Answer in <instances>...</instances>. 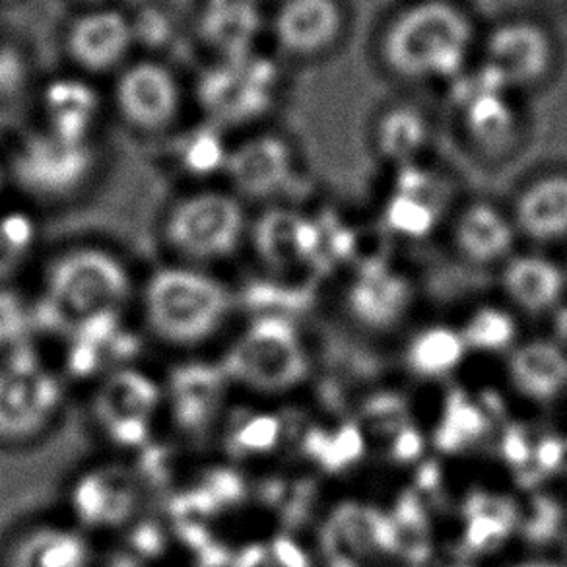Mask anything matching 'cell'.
Here are the masks:
<instances>
[{"mask_svg":"<svg viewBox=\"0 0 567 567\" xmlns=\"http://www.w3.org/2000/svg\"><path fill=\"white\" fill-rule=\"evenodd\" d=\"M424 177H417V182H404L399 185L396 197L391 203L389 214L394 228L406 234H424L425 229L435 224L434 203H424Z\"/></svg>","mask_w":567,"mask_h":567,"instance_id":"4dcf8cb0","label":"cell"},{"mask_svg":"<svg viewBox=\"0 0 567 567\" xmlns=\"http://www.w3.org/2000/svg\"><path fill=\"white\" fill-rule=\"evenodd\" d=\"M293 175L292 146L278 134L257 133L231 144L224 177L241 200H275L288 189Z\"/></svg>","mask_w":567,"mask_h":567,"instance_id":"4fadbf2b","label":"cell"},{"mask_svg":"<svg viewBox=\"0 0 567 567\" xmlns=\"http://www.w3.org/2000/svg\"><path fill=\"white\" fill-rule=\"evenodd\" d=\"M166 412L164 385L133 365L111 371L95 383L92 420L105 442L134 450L151 440L152 430Z\"/></svg>","mask_w":567,"mask_h":567,"instance_id":"9c48e42d","label":"cell"},{"mask_svg":"<svg viewBox=\"0 0 567 567\" xmlns=\"http://www.w3.org/2000/svg\"><path fill=\"white\" fill-rule=\"evenodd\" d=\"M342 30L344 12L337 0H280L272 18L276 45L300 59L327 53Z\"/></svg>","mask_w":567,"mask_h":567,"instance_id":"2e32d148","label":"cell"},{"mask_svg":"<svg viewBox=\"0 0 567 567\" xmlns=\"http://www.w3.org/2000/svg\"><path fill=\"white\" fill-rule=\"evenodd\" d=\"M430 128L422 113L412 107H394L379 118L375 144L383 158L409 166L422 154Z\"/></svg>","mask_w":567,"mask_h":567,"instance_id":"4316f807","label":"cell"},{"mask_svg":"<svg viewBox=\"0 0 567 567\" xmlns=\"http://www.w3.org/2000/svg\"><path fill=\"white\" fill-rule=\"evenodd\" d=\"M412 306V290L393 272L362 276L348 293V309L358 323L383 331L401 323Z\"/></svg>","mask_w":567,"mask_h":567,"instance_id":"cb8c5ba5","label":"cell"},{"mask_svg":"<svg viewBox=\"0 0 567 567\" xmlns=\"http://www.w3.org/2000/svg\"><path fill=\"white\" fill-rule=\"evenodd\" d=\"M278 72L259 51L213 59L195 84L203 118L226 133L255 125L275 105Z\"/></svg>","mask_w":567,"mask_h":567,"instance_id":"52a82bcc","label":"cell"},{"mask_svg":"<svg viewBox=\"0 0 567 567\" xmlns=\"http://www.w3.org/2000/svg\"><path fill=\"white\" fill-rule=\"evenodd\" d=\"M41 128L69 141L94 142L102 118V97L80 76L48 82L40 100Z\"/></svg>","mask_w":567,"mask_h":567,"instance_id":"d6986e66","label":"cell"},{"mask_svg":"<svg viewBox=\"0 0 567 567\" xmlns=\"http://www.w3.org/2000/svg\"><path fill=\"white\" fill-rule=\"evenodd\" d=\"M252 2H257V4H260V7H262L265 2H270V0H252ZM278 2H280V0H278Z\"/></svg>","mask_w":567,"mask_h":567,"instance_id":"e575fe53","label":"cell"},{"mask_svg":"<svg viewBox=\"0 0 567 567\" xmlns=\"http://www.w3.org/2000/svg\"><path fill=\"white\" fill-rule=\"evenodd\" d=\"M566 276H567V267H566Z\"/></svg>","mask_w":567,"mask_h":567,"instance_id":"d590c367","label":"cell"},{"mask_svg":"<svg viewBox=\"0 0 567 567\" xmlns=\"http://www.w3.org/2000/svg\"><path fill=\"white\" fill-rule=\"evenodd\" d=\"M249 237L260 259L272 267H286L311 255L316 247V231L300 214L275 208L249 229Z\"/></svg>","mask_w":567,"mask_h":567,"instance_id":"d4e9b609","label":"cell"},{"mask_svg":"<svg viewBox=\"0 0 567 567\" xmlns=\"http://www.w3.org/2000/svg\"><path fill=\"white\" fill-rule=\"evenodd\" d=\"M195 30L213 59L255 53L262 33L260 4L252 0H200Z\"/></svg>","mask_w":567,"mask_h":567,"instance_id":"e0dca14e","label":"cell"},{"mask_svg":"<svg viewBox=\"0 0 567 567\" xmlns=\"http://www.w3.org/2000/svg\"><path fill=\"white\" fill-rule=\"evenodd\" d=\"M228 134L220 126L200 118L198 125L185 126L174 133L167 148V162L175 174L206 187L208 179L226 174L231 152Z\"/></svg>","mask_w":567,"mask_h":567,"instance_id":"603a6c76","label":"cell"},{"mask_svg":"<svg viewBox=\"0 0 567 567\" xmlns=\"http://www.w3.org/2000/svg\"><path fill=\"white\" fill-rule=\"evenodd\" d=\"M466 352L468 348L461 331L451 327H430L417 332L410 342L409 363L424 378H442L465 360Z\"/></svg>","mask_w":567,"mask_h":567,"instance_id":"83f0119b","label":"cell"},{"mask_svg":"<svg viewBox=\"0 0 567 567\" xmlns=\"http://www.w3.org/2000/svg\"><path fill=\"white\" fill-rule=\"evenodd\" d=\"M7 169L28 197L64 203L94 179L97 151L94 142L69 141L40 126L18 142Z\"/></svg>","mask_w":567,"mask_h":567,"instance_id":"ba28073f","label":"cell"},{"mask_svg":"<svg viewBox=\"0 0 567 567\" xmlns=\"http://www.w3.org/2000/svg\"><path fill=\"white\" fill-rule=\"evenodd\" d=\"M513 224L536 244L567 239V175H544L528 183L515 203Z\"/></svg>","mask_w":567,"mask_h":567,"instance_id":"7402d4cb","label":"cell"},{"mask_svg":"<svg viewBox=\"0 0 567 567\" xmlns=\"http://www.w3.org/2000/svg\"><path fill=\"white\" fill-rule=\"evenodd\" d=\"M41 229L32 213L0 208V284L14 286L32 267L40 247Z\"/></svg>","mask_w":567,"mask_h":567,"instance_id":"484cf974","label":"cell"},{"mask_svg":"<svg viewBox=\"0 0 567 567\" xmlns=\"http://www.w3.org/2000/svg\"><path fill=\"white\" fill-rule=\"evenodd\" d=\"M554 43L543 25L512 20L497 25L484 43V64L507 90L533 86L550 72Z\"/></svg>","mask_w":567,"mask_h":567,"instance_id":"5bb4252c","label":"cell"},{"mask_svg":"<svg viewBox=\"0 0 567 567\" xmlns=\"http://www.w3.org/2000/svg\"><path fill=\"white\" fill-rule=\"evenodd\" d=\"M144 331L174 350H197L226 331L236 309L228 284L208 268L169 262L138 286Z\"/></svg>","mask_w":567,"mask_h":567,"instance_id":"7a4b0ae2","label":"cell"},{"mask_svg":"<svg viewBox=\"0 0 567 567\" xmlns=\"http://www.w3.org/2000/svg\"><path fill=\"white\" fill-rule=\"evenodd\" d=\"M183 103L182 80L159 61H131L115 74L113 107L134 133H172L182 117Z\"/></svg>","mask_w":567,"mask_h":567,"instance_id":"30bf717a","label":"cell"},{"mask_svg":"<svg viewBox=\"0 0 567 567\" xmlns=\"http://www.w3.org/2000/svg\"><path fill=\"white\" fill-rule=\"evenodd\" d=\"M66 406V378L32 344L0 358V447L24 450L55 430Z\"/></svg>","mask_w":567,"mask_h":567,"instance_id":"5b68a950","label":"cell"},{"mask_svg":"<svg viewBox=\"0 0 567 567\" xmlns=\"http://www.w3.org/2000/svg\"><path fill=\"white\" fill-rule=\"evenodd\" d=\"M92 535L71 520L22 527L0 550V567H94Z\"/></svg>","mask_w":567,"mask_h":567,"instance_id":"9a60e30c","label":"cell"},{"mask_svg":"<svg viewBox=\"0 0 567 567\" xmlns=\"http://www.w3.org/2000/svg\"><path fill=\"white\" fill-rule=\"evenodd\" d=\"M249 218L231 190L198 187L169 206L162 241L174 262L208 268L236 257L249 237Z\"/></svg>","mask_w":567,"mask_h":567,"instance_id":"277c9868","label":"cell"},{"mask_svg":"<svg viewBox=\"0 0 567 567\" xmlns=\"http://www.w3.org/2000/svg\"><path fill=\"white\" fill-rule=\"evenodd\" d=\"M499 284L509 306L527 316H546L564 301L566 268L538 252L512 255L502 267Z\"/></svg>","mask_w":567,"mask_h":567,"instance_id":"ac0fdd59","label":"cell"},{"mask_svg":"<svg viewBox=\"0 0 567 567\" xmlns=\"http://www.w3.org/2000/svg\"><path fill=\"white\" fill-rule=\"evenodd\" d=\"M38 329L35 301L25 300L17 286L0 284V358L32 344L30 340Z\"/></svg>","mask_w":567,"mask_h":567,"instance_id":"f546056e","label":"cell"},{"mask_svg":"<svg viewBox=\"0 0 567 567\" xmlns=\"http://www.w3.org/2000/svg\"><path fill=\"white\" fill-rule=\"evenodd\" d=\"M79 2H82L86 9H90V7H105V4H111V0H79Z\"/></svg>","mask_w":567,"mask_h":567,"instance_id":"836d02e7","label":"cell"},{"mask_svg":"<svg viewBox=\"0 0 567 567\" xmlns=\"http://www.w3.org/2000/svg\"><path fill=\"white\" fill-rule=\"evenodd\" d=\"M509 567H566L561 566L559 561H554V559L546 558H535V559H523L519 564H513Z\"/></svg>","mask_w":567,"mask_h":567,"instance_id":"1f68e13d","label":"cell"},{"mask_svg":"<svg viewBox=\"0 0 567 567\" xmlns=\"http://www.w3.org/2000/svg\"><path fill=\"white\" fill-rule=\"evenodd\" d=\"M136 45L133 18L111 4L80 12L64 33L66 55L84 74H117L131 63Z\"/></svg>","mask_w":567,"mask_h":567,"instance_id":"7c38bea8","label":"cell"},{"mask_svg":"<svg viewBox=\"0 0 567 567\" xmlns=\"http://www.w3.org/2000/svg\"><path fill=\"white\" fill-rule=\"evenodd\" d=\"M133 268L105 245L82 244L56 252L41 276L38 321L69 332L80 324L125 317L136 303Z\"/></svg>","mask_w":567,"mask_h":567,"instance_id":"6da1fadb","label":"cell"},{"mask_svg":"<svg viewBox=\"0 0 567 567\" xmlns=\"http://www.w3.org/2000/svg\"><path fill=\"white\" fill-rule=\"evenodd\" d=\"M229 385L260 396L288 393L309 370L308 350L300 332L280 317H257L231 340L221 358Z\"/></svg>","mask_w":567,"mask_h":567,"instance_id":"8992f818","label":"cell"},{"mask_svg":"<svg viewBox=\"0 0 567 567\" xmlns=\"http://www.w3.org/2000/svg\"><path fill=\"white\" fill-rule=\"evenodd\" d=\"M468 352H512L517 347V321L502 308L476 309L466 323L458 329Z\"/></svg>","mask_w":567,"mask_h":567,"instance_id":"f1b7e54d","label":"cell"},{"mask_svg":"<svg viewBox=\"0 0 567 567\" xmlns=\"http://www.w3.org/2000/svg\"><path fill=\"white\" fill-rule=\"evenodd\" d=\"M9 169H7V166H2V164H0V198H2V193L7 189V183H9Z\"/></svg>","mask_w":567,"mask_h":567,"instance_id":"d6a6232c","label":"cell"},{"mask_svg":"<svg viewBox=\"0 0 567 567\" xmlns=\"http://www.w3.org/2000/svg\"><path fill=\"white\" fill-rule=\"evenodd\" d=\"M507 378L527 401H556L567 391V350L554 340L517 344L507 358Z\"/></svg>","mask_w":567,"mask_h":567,"instance_id":"ffe728a7","label":"cell"},{"mask_svg":"<svg viewBox=\"0 0 567 567\" xmlns=\"http://www.w3.org/2000/svg\"><path fill=\"white\" fill-rule=\"evenodd\" d=\"M141 505L142 488L133 471L115 463L90 466L69 488L71 523L87 535L125 527Z\"/></svg>","mask_w":567,"mask_h":567,"instance_id":"8fae6325","label":"cell"},{"mask_svg":"<svg viewBox=\"0 0 567 567\" xmlns=\"http://www.w3.org/2000/svg\"><path fill=\"white\" fill-rule=\"evenodd\" d=\"M517 228L509 216L488 203H474L458 214L453 241L463 259L488 267L512 257Z\"/></svg>","mask_w":567,"mask_h":567,"instance_id":"44dd1931","label":"cell"},{"mask_svg":"<svg viewBox=\"0 0 567 567\" xmlns=\"http://www.w3.org/2000/svg\"><path fill=\"white\" fill-rule=\"evenodd\" d=\"M473 43L474 28L463 10L445 0H422L391 20L381 51L402 79L455 80Z\"/></svg>","mask_w":567,"mask_h":567,"instance_id":"3957f363","label":"cell"}]
</instances>
